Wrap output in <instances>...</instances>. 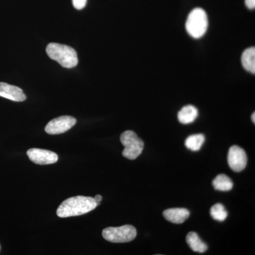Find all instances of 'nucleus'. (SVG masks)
<instances>
[{
  "label": "nucleus",
  "instance_id": "obj_3",
  "mask_svg": "<svg viewBox=\"0 0 255 255\" xmlns=\"http://www.w3.org/2000/svg\"><path fill=\"white\" fill-rule=\"evenodd\" d=\"M209 21L206 11L201 8H196L191 11L186 22L188 33L194 38H200L206 33Z\"/></svg>",
  "mask_w": 255,
  "mask_h": 255
},
{
  "label": "nucleus",
  "instance_id": "obj_2",
  "mask_svg": "<svg viewBox=\"0 0 255 255\" xmlns=\"http://www.w3.org/2000/svg\"><path fill=\"white\" fill-rule=\"evenodd\" d=\"M46 53L50 58L58 62L63 68H73L78 65L76 51L66 45L50 43L46 47Z\"/></svg>",
  "mask_w": 255,
  "mask_h": 255
},
{
  "label": "nucleus",
  "instance_id": "obj_21",
  "mask_svg": "<svg viewBox=\"0 0 255 255\" xmlns=\"http://www.w3.org/2000/svg\"><path fill=\"white\" fill-rule=\"evenodd\" d=\"M0 249H1V248H0Z\"/></svg>",
  "mask_w": 255,
  "mask_h": 255
},
{
  "label": "nucleus",
  "instance_id": "obj_17",
  "mask_svg": "<svg viewBox=\"0 0 255 255\" xmlns=\"http://www.w3.org/2000/svg\"><path fill=\"white\" fill-rule=\"evenodd\" d=\"M87 0H73V4L75 9L80 10L86 6Z\"/></svg>",
  "mask_w": 255,
  "mask_h": 255
},
{
  "label": "nucleus",
  "instance_id": "obj_18",
  "mask_svg": "<svg viewBox=\"0 0 255 255\" xmlns=\"http://www.w3.org/2000/svg\"><path fill=\"white\" fill-rule=\"evenodd\" d=\"M246 4L248 9H255V0H246Z\"/></svg>",
  "mask_w": 255,
  "mask_h": 255
},
{
  "label": "nucleus",
  "instance_id": "obj_5",
  "mask_svg": "<svg viewBox=\"0 0 255 255\" xmlns=\"http://www.w3.org/2000/svg\"><path fill=\"white\" fill-rule=\"evenodd\" d=\"M136 235V229L130 225L107 228L102 232V236L106 241L115 243H128L133 241Z\"/></svg>",
  "mask_w": 255,
  "mask_h": 255
},
{
  "label": "nucleus",
  "instance_id": "obj_19",
  "mask_svg": "<svg viewBox=\"0 0 255 255\" xmlns=\"http://www.w3.org/2000/svg\"><path fill=\"white\" fill-rule=\"evenodd\" d=\"M94 199H95L96 202H97V205H100V202L102 200V196L101 195H97Z\"/></svg>",
  "mask_w": 255,
  "mask_h": 255
},
{
  "label": "nucleus",
  "instance_id": "obj_20",
  "mask_svg": "<svg viewBox=\"0 0 255 255\" xmlns=\"http://www.w3.org/2000/svg\"><path fill=\"white\" fill-rule=\"evenodd\" d=\"M252 120H253V123H255V114L253 113L252 115Z\"/></svg>",
  "mask_w": 255,
  "mask_h": 255
},
{
  "label": "nucleus",
  "instance_id": "obj_13",
  "mask_svg": "<svg viewBox=\"0 0 255 255\" xmlns=\"http://www.w3.org/2000/svg\"><path fill=\"white\" fill-rule=\"evenodd\" d=\"M186 240H187V244L194 252L203 253H205L208 250V246L201 241L197 233L194 232L188 233Z\"/></svg>",
  "mask_w": 255,
  "mask_h": 255
},
{
  "label": "nucleus",
  "instance_id": "obj_14",
  "mask_svg": "<svg viewBox=\"0 0 255 255\" xmlns=\"http://www.w3.org/2000/svg\"><path fill=\"white\" fill-rule=\"evenodd\" d=\"M214 189L218 191H228L231 190L233 187V183L231 178L226 174H219L212 182Z\"/></svg>",
  "mask_w": 255,
  "mask_h": 255
},
{
  "label": "nucleus",
  "instance_id": "obj_10",
  "mask_svg": "<svg viewBox=\"0 0 255 255\" xmlns=\"http://www.w3.org/2000/svg\"><path fill=\"white\" fill-rule=\"evenodd\" d=\"M190 212L187 209L182 208H175L165 210L163 212L164 219L169 222L181 224L189 217Z\"/></svg>",
  "mask_w": 255,
  "mask_h": 255
},
{
  "label": "nucleus",
  "instance_id": "obj_9",
  "mask_svg": "<svg viewBox=\"0 0 255 255\" xmlns=\"http://www.w3.org/2000/svg\"><path fill=\"white\" fill-rule=\"evenodd\" d=\"M0 97L18 102L26 100V96L21 88L4 82H0Z\"/></svg>",
  "mask_w": 255,
  "mask_h": 255
},
{
  "label": "nucleus",
  "instance_id": "obj_8",
  "mask_svg": "<svg viewBox=\"0 0 255 255\" xmlns=\"http://www.w3.org/2000/svg\"><path fill=\"white\" fill-rule=\"evenodd\" d=\"M27 155L32 162L41 165L55 163L58 160V155L55 152L43 149H29Z\"/></svg>",
  "mask_w": 255,
  "mask_h": 255
},
{
  "label": "nucleus",
  "instance_id": "obj_12",
  "mask_svg": "<svg viewBox=\"0 0 255 255\" xmlns=\"http://www.w3.org/2000/svg\"><path fill=\"white\" fill-rule=\"evenodd\" d=\"M242 64L247 71L255 74V48L251 47L243 52L242 55Z\"/></svg>",
  "mask_w": 255,
  "mask_h": 255
},
{
  "label": "nucleus",
  "instance_id": "obj_15",
  "mask_svg": "<svg viewBox=\"0 0 255 255\" xmlns=\"http://www.w3.org/2000/svg\"><path fill=\"white\" fill-rule=\"evenodd\" d=\"M205 141V136L203 134H195L187 137L185 140V146L189 150L199 151Z\"/></svg>",
  "mask_w": 255,
  "mask_h": 255
},
{
  "label": "nucleus",
  "instance_id": "obj_6",
  "mask_svg": "<svg viewBox=\"0 0 255 255\" xmlns=\"http://www.w3.org/2000/svg\"><path fill=\"white\" fill-rule=\"evenodd\" d=\"M77 123L76 119L70 116H63L53 119L47 124L45 130L50 135L61 134L68 131Z\"/></svg>",
  "mask_w": 255,
  "mask_h": 255
},
{
  "label": "nucleus",
  "instance_id": "obj_7",
  "mask_svg": "<svg viewBox=\"0 0 255 255\" xmlns=\"http://www.w3.org/2000/svg\"><path fill=\"white\" fill-rule=\"evenodd\" d=\"M248 157L246 151L238 145H233L228 151V162L230 168L236 172H241L246 167Z\"/></svg>",
  "mask_w": 255,
  "mask_h": 255
},
{
  "label": "nucleus",
  "instance_id": "obj_1",
  "mask_svg": "<svg viewBox=\"0 0 255 255\" xmlns=\"http://www.w3.org/2000/svg\"><path fill=\"white\" fill-rule=\"evenodd\" d=\"M97 206L94 198L83 196H74L69 198L60 204L57 210V216L60 218L81 216L93 211Z\"/></svg>",
  "mask_w": 255,
  "mask_h": 255
},
{
  "label": "nucleus",
  "instance_id": "obj_11",
  "mask_svg": "<svg viewBox=\"0 0 255 255\" xmlns=\"http://www.w3.org/2000/svg\"><path fill=\"white\" fill-rule=\"evenodd\" d=\"M197 117V109L193 105L185 106L178 113V120L182 124L193 123Z\"/></svg>",
  "mask_w": 255,
  "mask_h": 255
},
{
  "label": "nucleus",
  "instance_id": "obj_16",
  "mask_svg": "<svg viewBox=\"0 0 255 255\" xmlns=\"http://www.w3.org/2000/svg\"><path fill=\"white\" fill-rule=\"evenodd\" d=\"M211 217L218 221H224L228 217V212L221 204H216L211 207L210 211Z\"/></svg>",
  "mask_w": 255,
  "mask_h": 255
},
{
  "label": "nucleus",
  "instance_id": "obj_4",
  "mask_svg": "<svg viewBox=\"0 0 255 255\" xmlns=\"http://www.w3.org/2000/svg\"><path fill=\"white\" fill-rule=\"evenodd\" d=\"M120 140L124 146L122 154L126 158L135 159L142 153L144 142L135 132L132 130L124 132L121 135Z\"/></svg>",
  "mask_w": 255,
  "mask_h": 255
}]
</instances>
